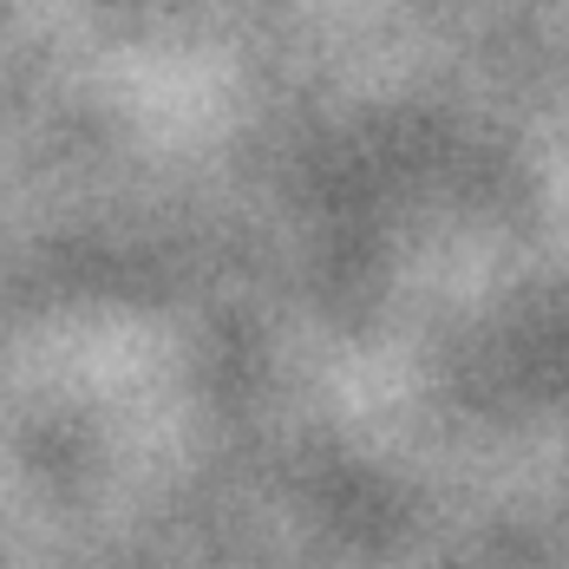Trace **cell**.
Masks as SVG:
<instances>
[]
</instances>
